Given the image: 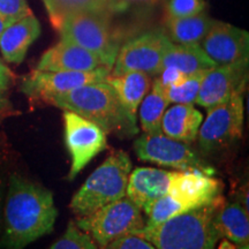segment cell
Returning a JSON list of instances; mask_svg holds the SVG:
<instances>
[{"instance_id": "29", "label": "cell", "mask_w": 249, "mask_h": 249, "mask_svg": "<svg viewBox=\"0 0 249 249\" xmlns=\"http://www.w3.org/2000/svg\"><path fill=\"white\" fill-rule=\"evenodd\" d=\"M33 13L27 0H0V18L13 22Z\"/></svg>"}, {"instance_id": "16", "label": "cell", "mask_w": 249, "mask_h": 249, "mask_svg": "<svg viewBox=\"0 0 249 249\" xmlns=\"http://www.w3.org/2000/svg\"><path fill=\"white\" fill-rule=\"evenodd\" d=\"M170 171L155 167H136L130 172L126 196L141 210L167 194L171 180Z\"/></svg>"}, {"instance_id": "11", "label": "cell", "mask_w": 249, "mask_h": 249, "mask_svg": "<svg viewBox=\"0 0 249 249\" xmlns=\"http://www.w3.org/2000/svg\"><path fill=\"white\" fill-rule=\"evenodd\" d=\"M171 40L161 31H149L128 40L118 50L111 75L127 71H142L156 76L160 71L161 61Z\"/></svg>"}, {"instance_id": "8", "label": "cell", "mask_w": 249, "mask_h": 249, "mask_svg": "<svg viewBox=\"0 0 249 249\" xmlns=\"http://www.w3.org/2000/svg\"><path fill=\"white\" fill-rule=\"evenodd\" d=\"M134 150L140 160L179 171H198L213 176L216 171L204 161L188 143L178 141L163 133H143L134 142Z\"/></svg>"}, {"instance_id": "31", "label": "cell", "mask_w": 249, "mask_h": 249, "mask_svg": "<svg viewBox=\"0 0 249 249\" xmlns=\"http://www.w3.org/2000/svg\"><path fill=\"white\" fill-rule=\"evenodd\" d=\"M164 0H108V12L111 15L124 13L135 7H155Z\"/></svg>"}, {"instance_id": "15", "label": "cell", "mask_w": 249, "mask_h": 249, "mask_svg": "<svg viewBox=\"0 0 249 249\" xmlns=\"http://www.w3.org/2000/svg\"><path fill=\"white\" fill-rule=\"evenodd\" d=\"M99 67H107L98 55L61 39L46 50L40 57L36 70L49 71H89ZM110 68V67H108Z\"/></svg>"}, {"instance_id": "9", "label": "cell", "mask_w": 249, "mask_h": 249, "mask_svg": "<svg viewBox=\"0 0 249 249\" xmlns=\"http://www.w3.org/2000/svg\"><path fill=\"white\" fill-rule=\"evenodd\" d=\"M111 74V68L99 67L89 71H49L34 70L21 82V91L31 102L49 104L58 96L85 85L104 82Z\"/></svg>"}, {"instance_id": "26", "label": "cell", "mask_w": 249, "mask_h": 249, "mask_svg": "<svg viewBox=\"0 0 249 249\" xmlns=\"http://www.w3.org/2000/svg\"><path fill=\"white\" fill-rule=\"evenodd\" d=\"M207 71L187 75L179 85L169 87V88L160 89L167 102L172 104H196L198 91H200L202 80ZM155 87V86H154ZM157 88V87H156Z\"/></svg>"}, {"instance_id": "24", "label": "cell", "mask_w": 249, "mask_h": 249, "mask_svg": "<svg viewBox=\"0 0 249 249\" xmlns=\"http://www.w3.org/2000/svg\"><path fill=\"white\" fill-rule=\"evenodd\" d=\"M152 86V85H151ZM170 103L160 89L152 86L150 92L145 95L140 104V123L144 133H160V124L164 112Z\"/></svg>"}, {"instance_id": "18", "label": "cell", "mask_w": 249, "mask_h": 249, "mask_svg": "<svg viewBox=\"0 0 249 249\" xmlns=\"http://www.w3.org/2000/svg\"><path fill=\"white\" fill-rule=\"evenodd\" d=\"M202 121L203 116L194 105L176 104L164 112L160 129L164 135L189 144L197 138Z\"/></svg>"}, {"instance_id": "3", "label": "cell", "mask_w": 249, "mask_h": 249, "mask_svg": "<svg viewBox=\"0 0 249 249\" xmlns=\"http://www.w3.org/2000/svg\"><path fill=\"white\" fill-rule=\"evenodd\" d=\"M224 200L222 195L210 204L196 208L154 226H144L136 234L157 249H216L218 236L213 214Z\"/></svg>"}, {"instance_id": "6", "label": "cell", "mask_w": 249, "mask_h": 249, "mask_svg": "<svg viewBox=\"0 0 249 249\" xmlns=\"http://www.w3.org/2000/svg\"><path fill=\"white\" fill-rule=\"evenodd\" d=\"M111 15L80 13L65 18L57 30L61 39L70 40L98 55L112 70L119 40L110 24Z\"/></svg>"}, {"instance_id": "10", "label": "cell", "mask_w": 249, "mask_h": 249, "mask_svg": "<svg viewBox=\"0 0 249 249\" xmlns=\"http://www.w3.org/2000/svg\"><path fill=\"white\" fill-rule=\"evenodd\" d=\"M62 120L65 143L71 157L67 179L71 181L96 156L107 148V138L98 124L71 111H64Z\"/></svg>"}, {"instance_id": "7", "label": "cell", "mask_w": 249, "mask_h": 249, "mask_svg": "<svg viewBox=\"0 0 249 249\" xmlns=\"http://www.w3.org/2000/svg\"><path fill=\"white\" fill-rule=\"evenodd\" d=\"M245 119L244 95L232 96L227 102L208 110V117L198 129V145L204 154L227 149L242 136Z\"/></svg>"}, {"instance_id": "36", "label": "cell", "mask_w": 249, "mask_h": 249, "mask_svg": "<svg viewBox=\"0 0 249 249\" xmlns=\"http://www.w3.org/2000/svg\"><path fill=\"white\" fill-rule=\"evenodd\" d=\"M238 249H249L248 245H244V246H239Z\"/></svg>"}, {"instance_id": "30", "label": "cell", "mask_w": 249, "mask_h": 249, "mask_svg": "<svg viewBox=\"0 0 249 249\" xmlns=\"http://www.w3.org/2000/svg\"><path fill=\"white\" fill-rule=\"evenodd\" d=\"M98 249H157L144 238L138 234L124 235L116 239L114 241Z\"/></svg>"}, {"instance_id": "25", "label": "cell", "mask_w": 249, "mask_h": 249, "mask_svg": "<svg viewBox=\"0 0 249 249\" xmlns=\"http://www.w3.org/2000/svg\"><path fill=\"white\" fill-rule=\"evenodd\" d=\"M193 209L189 205L177 200L173 196L165 194L143 210L148 217L147 224L144 226L158 225V224L166 222L178 214L185 213Z\"/></svg>"}, {"instance_id": "13", "label": "cell", "mask_w": 249, "mask_h": 249, "mask_svg": "<svg viewBox=\"0 0 249 249\" xmlns=\"http://www.w3.org/2000/svg\"><path fill=\"white\" fill-rule=\"evenodd\" d=\"M200 46L216 66L249 61L247 30L214 20Z\"/></svg>"}, {"instance_id": "5", "label": "cell", "mask_w": 249, "mask_h": 249, "mask_svg": "<svg viewBox=\"0 0 249 249\" xmlns=\"http://www.w3.org/2000/svg\"><path fill=\"white\" fill-rule=\"evenodd\" d=\"M76 226L90 235L98 248L124 235L136 234L144 227L141 209L128 197L112 202L85 217H77Z\"/></svg>"}, {"instance_id": "14", "label": "cell", "mask_w": 249, "mask_h": 249, "mask_svg": "<svg viewBox=\"0 0 249 249\" xmlns=\"http://www.w3.org/2000/svg\"><path fill=\"white\" fill-rule=\"evenodd\" d=\"M223 183L213 176L198 171L172 172L167 194L196 209L210 204L220 195Z\"/></svg>"}, {"instance_id": "4", "label": "cell", "mask_w": 249, "mask_h": 249, "mask_svg": "<svg viewBox=\"0 0 249 249\" xmlns=\"http://www.w3.org/2000/svg\"><path fill=\"white\" fill-rule=\"evenodd\" d=\"M132 161L124 151L108 156L90 174L71 198L70 208L76 217H85L99 208L126 196Z\"/></svg>"}, {"instance_id": "17", "label": "cell", "mask_w": 249, "mask_h": 249, "mask_svg": "<svg viewBox=\"0 0 249 249\" xmlns=\"http://www.w3.org/2000/svg\"><path fill=\"white\" fill-rule=\"evenodd\" d=\"M40 35L39 21L33 13L9 23L0 36V52L9 64H21L30 45Z\"/></svg>"}, {"instance_id": "19", "label": "cell", "mask_w": 249, "mask_h": 249, "mask_svg": "<svg viewBox=\"0 0 249 249\" xmlns=\"http://www.w3.org/2000/svg\"><path fill=\"white\" fill-rule=\"evenodd\" d=\"M213 226L219 238H226L238 246L248 245V210L238 202L226 203L223 201L218 205L213 214Z\"/></svg>"}, {"instance_id": "33", "label": "cell", "mask_w": 249, "mask_h": 249, "mask_svg": "<svg viewBox=\"0 0 249 249\" xmlns=\"http://www.w3.org/2000/svg\"><path fill=\"white\" fill-rule=\"evenodd\" d=\"M14 113L13 107H12L11 102L6 95L5 90L0 89V123L9 116Z\"/></svg>"}, {"instance_id": "12", "label": "cell", "mask_w": 249, "mask_h": 249, "mask_svg": "<svg viewBox=\"0 0 249 249\" xmlns=\"http://www.w3.org/2000/svg\"><path fill=\"white\" fill-rule=\"evenodd\" d=\"M249 61L211 68L204 74L196 104L210 110L227 102L232 96L246 91Z\"/></svg>"}, {"instance_id": "32", "label": "cell", "mask_w": 249, "mask_h": 249, "mask_svg": "<svg viewBox=\"0 0 249 249\" xmlns=\"http://www.w3.org/2000/svg\"><path fill=\"white\" fill-rule=\"evenodd\" d=\"M15 80L14 73L7 67L4 60L0 58V89L7 91Z\"/></svg>"}, {"instance_id": "20", "label": "cell", "mask_w": 249, "mask_h": 249, "mask_svg": "<svg viewBox=\"0 0 249 249\" xmlns=\"http://www.w3.org/2000/svg\"><path fill=\"white\" fill-rule=\"evenodd\" d=\"M105 82L117 93L123 107L136 118L138 108L151 88V76L142 71H127L120 75H108Z\"/></svg>"}, {"instance_id": "35", "label": "cell", "mask_w": 249, "mask_h": 249, "mask_svg": "<svg viewBox=\"0 0 249 249\" xmlns=\"http://www.w3.org/2000/svg\"><path fill=\"white\" fill-rule=\"evenodd\" d=\"M9 23H12L11 21H7V20H5V18H0V36H1V34L4 33V30L7 28Z\"/></svg>"}, {"instance_id": "27", "label": "cell", "mask_w": 249, "mask_h": 249, "mask_svg": "<svg viewBox=\"0 0 249 249\" xmlns=\"http://www.w3.org/2000/svg\"><path fill=\"white\" fill-rule=\"evenodd\" d=\"M48 249H98L89 234L76 226L75 222H70L66 231Z\"/></svg>"}, {"instance_id": "21", "label": "cell", "mask_w": 249, "mask_h": 249, "mask_svg": "<svg viewBox=\"0 0 249 249\" xmlns=\"http://www.w3.org/2000/svg\"><path fill=\"white\" fill-rule=\"evenodd\" d=\"M214 18L205 12L194 17L165 18L164 33L171 42L181 45H200L213 26Z\"/></svg>"}, {"instance_id": "34", "label": "cell", "mask_w": 249, "mask_h": 249, "mask_svg": "<svg viewBox=\"0 0 249 249\" xmlns=\"http://www.w3.org/2000/svg\"><path fill=\"white\" fill-rule=\"evenodd\" d=\"M8 179L6 178L5 173L0 171V234H1L2 226V210H4V202L6 197V191H7Z\"/></svg>"}, {"instance_id": "1", "label": "cell", "mask_w": 249, "mask_h": 249, "mask_svg": "<svg viewBox=\"0 0 249 249\" xmlns=\"http://www.w3.org/2000/svg\"><path fill=\"white\" fill-rule=\"evenodd\" d=\"M57 217L51 191L20 174H11L2 210L0 248L24 249L53 231Z\"/></svg>"}, {"instance_id": "22", "label": "cell", "mask_w": 249, "mask_h": 249, "mask_svg": "<svg viewBox=\"0 0 249 249\" xmlns=\"http://www.w3.org/2000/svg\"><path fill=\"white\" fill-rule=\"evenodd\" d=\"M165 67H173L185 75H192L209 71L216 67V64L200 45H181L171 42L161 61V68Z\"/></svg>"}, {"instance_id": "2", "label": "cell", "mask_w": 249, "mask_h": 249, "mask_svg": "<svg viewBox=\"0 0 249 249\" xmlns=\"http://www.w3.org/2000/svg\"><path fill=\"white\" fill-rule=\"evenodd\" d=\"M50 105L86 118L98 124L107 134L116 133L130 138L138 133L136 118L126 111L117 93L105 81L73 89L52 99Z\"/></svg>"}, {"instance_id": "28", "label": "cell", "mask_w": 249, "mask_h": 249, "mask_svg": "<svg viewBox=\"0 0 249 249\" xmlns=\"http://www.w3.org/2000/svg\"><path fill=\"white\" fill-rule=\"evenodd\" d=\"M207 8L205 0H167L166 17L187 18L203 13Z\"/></svg>"}, {"instance_id": "23", "label": "cell", "mask_w": 249, "mask_h": 249, "mask_svg": "<svg viewBox=\"0 0 249 249\" xmlns=\"http://www.w3.org/2000/svg\"><path fill=\"white\" fill-rule=\"evenodd\" d=\"M42 2L55 30L59 29L65 18L74 14L111 15L108 12V0H42Z\"/></svg>"}]
</instances>
